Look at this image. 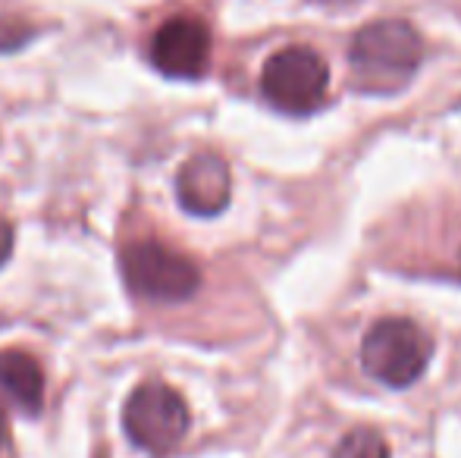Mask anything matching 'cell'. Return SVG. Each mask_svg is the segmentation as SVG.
I'll use <instances>...</instances> for the list:
<instances>
[{
  "label": "cell",
  "mask_w": 461,
  "mask_h": 458,
  "mask_svg": "<svg viewBox=\"0 0 461 458\" xmlns=\"http://www.w3.org/2000/svg\"><path fill=\"white\" fill-rule=\"evenodd\" d=\"M424 60V41L418 29L402 19L370 22L352 38L348 69L361 94H395L414 79Z\"/></svg>",
  "instance_id": "1"
},
{
  "label": "cell",
  "mask_w": 461,
  "mask_h": 458,
  "mask_svg": "<svg viewBox=\"0 0 461 458\" xmlns=\"http://www.w3.org/2000/svg\"><path fill=\"white\" fill-rule=\"evenodd\" d=\"M433 358V337L408 318H383L361 339V367L389 390H408Z\"/></svg>",
  "instance_id": "2"
},
{
  "label": "cell",
  "mask_w": 461,
  "mask_h": 458,
  "mask_svg": "<svg viewBox=\"0 0 461 458\" xmlns=\"http://www.w3.org/2000/svg\"><path fill=\"white\" fill-rule=\"evenodd\" d=\"M122 430L132 446L151 455H167L185 440L188 409L173 386L148 380L135 386L132 396L122 405Z\"/></svg>",
  "instance_id": "3"
},
{
  "label": "cell",
  "mask_w": 461,
  "mask_h": 458,
  "mask_svg": "<svg viewBox=\"0 0 461 458\" xmlns=\"http://www.w3.org/2000/svg\"><path fill=\"white\" fill-rule=\"evenodd\" d=\"M330 88V67L314 48H283L264 63L261 92L276 111L311 113L323 104Z\"/></svg>",
  "instance_id": "4"
},
{
  "label": "cell",
  "mask_w": 461,
  "mask_h": 458,
  "mask_svg": "<svg viewBox=\"0 0 461 458\" xmlns=\"http://www.w3.org/2000/svg\"><path fill=\"white\" fill-rule=\"evenodd\" d=\"M122 276H126L129 289L141 299L167 301V305H179V301L192 299L201 286V274L194 261L185 255L167 248L160 242H135L122 251Z\"/></svg>",
  "instance_id": "5"
},
{
  "label": "cell",
  "mask_w": 461,
  "mask_h": 458,
  "mask_svg": "<svg viewBox=\"0 0 461 458\" xmlns=\"http://www.w3.org/2000/svg\"><path fill=\"white\" fill-rule=\"evenodd\" d=\"M151 60L170 79H198L211 63V31L194 16H173L151 41Z\"/></svg>",
  "instance_id": "6"
},
{
  "label": "cell",
  "mask_w": 461,
  "mask_h": 458,
  "mask_svg": "<svg viewBox=\"0 0 461 458\" xmlns=\"http://www.w3.org/2000/svg\"><path fill=\"white\" fill-rule=\"evenodd\" d=\"M179 204L194 217H213L230 204L232 176L220 154H194L176 176Z\"/></svg>",
  "instance_id": "7"
},
{
  "label": "cell",
  "mask_w": 461,
  "mask_h": 458,
  "mask_svg": "<svg viewBox=\"0 0 461 458\" xmlns=\"http://www.w3.org/2000/svg\"><path fill=\"white\" fill-rule=\"evenodd\" d=\"M0 390L13 399L23 411L38 415L44 405V371L25 352H0Z\"/></svg>",
  "instance_id": "8"
},
{
  "label": "cell",
  "mask_w": 461,
  "mask_h": 458,
  "mask_svg": "<svg viewBox=\"0 0 461 458\" xmlns=\"http://www.w3.org/2000/svg\"><path fill=\"white\" fill-rule=\"evenodd\" d=\"M330 458H389V446L376 430L358 427L336 443V449Z\"/></svg>",
  "instance_id": "9"
},
{
  "label": "cell",
  "mask_w": 461,
  "mask_h": 458,
  "mask_svg": "<svg viewBox=\"0 0 461 458\" xmlns=\"http://www.w3.org/2000/svg\"><path fill=\"white\" fill-rule=\"evenodd\" d=\"M25 25L19 22H10V19H0V50H13L25 41Z\"/></svg>",
  "instance_id": "10"
},
{
  "label": "cell",
  "mask_w": 461,
  "mask_h": 458,
  "mask_svg": "<svg viewBox=\"0 0 461 458\" xmlns=\"http://www.w3.org/2000/svg\"><path fill=\"white\" fill-rule=\"evenodd\" d=\"M10 251H13V227L0 217V267L10 261Z\"/></svg>",
  "instance_id": "11"
},
{
  "label": "cell",
  "mask_w": 461,
  "mask_h": 458,
  "mask_svg": "<svg viewBox=\"0 0 461 458\" xmlns=\"http://www.w3.org/2000/svg\"><path fill=\"white\" fill-rule=\"evenodd\" d=\"M314 4H327V6H348V4H358V0H314Z\"/></svg>",
  "instance_id": "12"
},
{
  "label": "cell",
  "mask_w": 461,
  "mask_h": 458,
  "mask_svg": "<svg viewBox=\"0 0 461 458\" xmlns=\"http://www.w3.org/2000/svg\"><path fill=\"white\" fill-rule=\"evenodd\" d=\"M4 440H6V418H4V411H0V446H4Z\"/></svg>",
  "instance_id": "13"
}]
</instances>
